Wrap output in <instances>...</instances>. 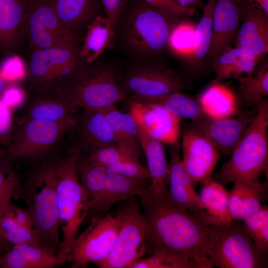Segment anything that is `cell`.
<instances>
[{
  "instance_id": "obj_1",
  "label": "cell",
  "mask_w": 268,
  "mask_h": 268,
  "mask_svg": "<svg viewBox=\"0 0 268 268\" xmlns=\"http://www.w3.org/2000/svg\"><path fill=\"white\" fill-rule=\"evenodd\" d=\"M137 196L144 220L146 254L172 255L198 268H211L206 252L208 224L203 216L177 207L167 187L155 189L150 183Z\"/></svg>"
},
{
  "instance_id": "obj_2",
  "label": "cell",
  "mask_w": 268,
  "mask_h": 268,
  "mask_svg": "<svg viewBox=\"0 0 268 268\" xmlns=\"http://www.w3.org/2000/svg\"><path fill=\"white\" fill-rule=\"evenodd\" d=\"M57 151L47 158L37 161L29 170L22 183L21 199L34 221L42 246L60 259L61 240L57 195Z\"/></svg>"
},
{
  "instance_id": "obj_3",
  "label": "cell",
  "mask_w": 268,
  "mask_h": 268,
  "mask_svg": "<svg viewBox=\"0 0 268 268\" xmlns=\"http://www.w3.org/2000/svg\"><path fill=\"white\" fill-rule=\"evenodd\" d=\"M244 134L233 149L230 159L215 174V180L226 186L242 181L260 182L268 168V102L263 99Z\"/></svg>"
},
{
  "instance_id": "obj_4",
  "label": "cell",
  "mask_w": 268,
  "mask_h": 268,
  "mask_svg": "<svg viewBox=\"0 0 268 268\" xmlns=\"http://www.w3.org/2000/svg\"><path fill=\"white\" fill-rule=\"evenodd\" d=\"M77 170L87 216L91 217L105 214L115 203L137 196L150 183V179H133L115 173L85 157L78 159Z\"/></svg>"
},
{
  "instance_id": "obj_5",
  "label": "cell",
  "mask_w": 268,
  "mask_h": 268,
  "mask_svg": "<svg viewBox=\"0 0 268 268\" xmlns=\"http://www.w3.org/2000/svg\"><path fill=\"white\" fill-rule=\"evenodd\" d=\"M74 152L67 149L65 154L57 153V195L60 229L62 233L60 259L68 261L71 246L80 226L87 216Z\"/></svg>"
},
{
  "instance_id": "obj_6",
  "label": "cell",
  "mask_w": 268,
  "mask_h": 268,
  "mask_svg": "<svg viewBox=\"0 0 268 268\" xmlns=\"http://www.w3.org/2000/svg\"><path fill=\"white\" fill-rule=\"evenodd\" d=\"M206 252L211 268H266L268 253L260 251L244 230L242 221L207 226Z\"/></svg>"
},
{
  "instance_id": "obj_7",
  "label": "cell",
  "mask_w": 268,
  "mask_h": 268,
  "mask_svg": "<svg viewBox=\"0 0 268 268\" xmlns=\"http://www.w3.org/2000/svg\"><path fill=\"white\" fill-rule=\"evenodd\" d=\"M113 67L96 62L85 64L72 80L58 89L74 107L101 109L125 100Z\"/></svg>"
},
{
  "instance_id": "obj_8",
  "label": "cell",
  "mask_w": 268,
  "mask_h": 268,
  "mask_svg": "<svg viewBox=\"0 0 268 268\" xmlns=\"http://www.w3.org/2000/svg\"><path fill=\"white\" fill-rule=\"evenodd\" d=\"M77 117L59 122L20 119L6 147L7 155L14 160L30 158L38 161L47 158L58 150Z\"/></svg>"
},
{
  "instance_id": "obj_9",
  "label": "cell",
  "mask_w": 268,
  "mask_h": 268,
  "mask_svg": "<svg viewBox=\"0 0 268 268\" xmlns=\"http://www.w3.org/2000/svg\"><path fill=\"white\" fill-rule=\"evenodd\" d=\"M29 55L26 79L31 92L57 90L65 86L85 64L76 50L49 48Z\"/></svg>"
},
{
  "instance_id": "obj_10",
  "label": "cell",
  "mask_w": 268,
  "mask_h": 268,
  "mask_svg": "<svg viewBox=\"0 0 268 268\" xmlns=\"http://www.w3.org/2000/svg\"><path fill=\"white\" fill-rule=\"evenodd\" d=\"M29 53L49 48L78 50L80 37L62 23L51 0H31L26 24Z\"/></svg>"
},
{
  "instance_id": "obj_11",
  "label": "cell",
  "mask_w": 268,
  "mask_h": 268,
  "mask_svg": "<svg viewBox=\"0 0 268 268\" xmlns=\"http://www.w3.org/2000/svg\"><path fill=\"white\" fill-rule=\"evenodd\" d=\"M134 198L127 200L117 213L120 223L117 238L108 258L96 264L99 268H130L146 254L144 220Z\"/></svg>"
},
{
  "instance_id": "obj_12",
  "label": "cell",
  "mask_w": 268,
  "mask_h": 268,
  "mask_svg": "<svg viewBox=\"0 0 268 268\" xmlns=\"http://www.w3.org/2000/svg\"><path fill=\"white\" fill-rule=\"evenodd\" d=\"M88 227L78 234L69 254L71 268H86L106 259L115 244L120 228L117 215L105 214L90 218Z\"/></svg>"
},
{
  "instance_id": "obj_13",
  "label": "cell",
  "mask_w": 268,
  "mask_h": 268,
  "mask_svg": "<svg viewBox=\"0 0 268 268\" xmlns=\"http://www.w3.org/2000/svg\"><path fill=\"white\" fill-rule=\"evenodd\" d=\"M125 100L143 101L159 98L184 88L182 77L173 70L151 64H141L119 74Z\"/></svg>"
},
{
  "instance_id": "obj_14",
  "label": "cell",
  "mask_w": 268,
  "mask_h": 268,
  "mask_svg": "<svg viewBox=\"0 0 268 268\" xmlns=\"http://www.w3.org/2000/svg\"><path fill=\"white\" fill-rule=\"evenodd\" d=\"M172 22L145 2L136 6L130 14L126 28L128 45L142 55L158 53L167 45Z\"/></svg>"
},
{
  "instance_id": "obj_15",
  "label": "cell",
  "mask_w": 268,
  "mask_h": 268,
  "mask_svg": "<svg viewBox=\"0 0 268 268\" xmlns=\"http://www.w3.org/2000/svg\"><path fill=\"white\" fill-rule=\"evenodd\" d=\"M68 134L71 142L67 148L79 158L88 157L103 147L117 143L103 111L99 109H84Z\"/></svg>"
},
{
  "instance_id": "obj_16",
  "label": "cell",
  "mask_w": 268,
  "mask_h": 268,
  "mask_svg": "<svg viewBox=\"0 0 268 268\" xmlns=\"http://www.w3.org/2000/svg\"><path fill=\"white\" fill-rule=\"evenodd\" d=\"M127 102L128 112L147 136L162 143L178 144L182 119L155 103L139 101Z\"/></svg>"
},
{
  "instance_id": "obj_17",
  "label": "cell",
  "mask_w": 268,
  "mask_h": 268,
  "mask_svg": "<svg viewBox=\"0 0 268 268\" xmlns=\"http://www.w3.org/2000/svg\"><path fill=\"white\" fill-rule=\"evenodd\" d=\"M182 146V162L193 183L210 177L221 156L214 144L191 125L183 130Z\"/></svg>"
},
{
  "instance_id": "obj_18",
  "label": "cell",
  "mask_w": 268,
  "mask_h": 268,
  "mask_svg": "<svg viewBox=\"0 0 268 268\" xmlns=\"http://www.w3.org/2000/svg\"><path fill=\"white\" fill-rule=\"evenodd\" d=\"M250 4L246 0H216L208 59L213 60L231 48L241 18Z\"/></svg>"
},
{
  "instance_id": "obj_19",
  "label": "cell",
  "mask_w": 268,
  "mask_h": 268,
  "mask_svg": "<svg viewBox=\"0 0 268 268\" xmlns=\"http://www.w3.org/2000/svg\"><path fill=\"white\" fill-rule=\"evenodd\" d=\"M256 113L245 112L237 116L213 119L206 116L191 126L206 136L225 156L231 154Z\"/></svg>"
},
{
  "instance_id": "obj_20",
  "label": "cell",
  "mask_w": 268,
  "mask_h": 268,
  "mask_svg": "<svg viewBox=\"0 0 268 268\" xmlns=\"http://www.w3.org/2000/svg\"><path fill=\"white\" fill-rule=\"evenodd\" d=\"M31 0H0V51L16 54L26 41Z\"/></svg>"
},
{
  "instance_id": "obj_21",
  "label": "cell",
  "mask_w": 268,
  "mask_h": 268,
  "mask_svg": "<svg viewBox=\"0 0 268 268\" xmlns=\"http://www.w3.org/2000/svg\"><path fill=\"white\" fill-rule=\"evenodd\" d=\"M170 145L169 197L179 208L203 217L204 205L200 195L195 191L194 184L183 166L178 144Z\"/></svg>"
},
{
  "instance_id": "obj_22",
  "label": "cell",
  "mask_w": 268,
  "mask_h": 268,
  "mask_svg": "<svg viewBox=\"0 0 268 268\" xmlns=\"http://www.w3.org/2000/svg\"><path fill=\"white\" fill-rule=\"evenodd\" d=\"M31 92L24 106L23 115L21 119L59 122L77 116V108L58 89Z\"/></svg>"
},
{
  "instance_id": "obj_23",
  "label": "cell",
  "mask_w": 268,
  "mask_h": 268,
  "mask_svg": "<svg viewBox=\"0 0 268 268\" xmlns=\"http://www.w3.org/2000/svg\"><path fill=\"white\" fill-rule=\"evenodd\" d=\"M237 46L261 57L268 51V14L249 4L237 36Z\"/></svg>"
},
{
  "instance_id": "obj_24",
  "label": "cell",
  "mask_w": 268,
  "mask_h": 268,
  "mask_svg": "<svg viewBox=\"0 0 268 268\" xmlns=\"http://www.w3.org/2000/svg\"><path fill=\"white\" fill-rule=\"evenodd\" d=\"M61 264L58 256L31 244L13 245L0 255V268H53Z\"/></svg>"
},
{
  "instance_id": "obj_25",
  "label": "cell",
  "mask_w": 268,
  "mask_h": 268,
  "mask_svg": "<svg viewBox=\"0 0 268 268\" xmlns=\"http://www.w3.org/2000/svg\"><path fill=\"white\" fill-rule=\"evenodd\" d=\"M267 197L265 184L236 181L229 191L228 208L231 218L242 221L257 211Z\"/></svg>"
},
{
  "instance_id": "obj_26",
  "label": "cell",
  "mask_w": 268,
  "mask_h": 268,
  "mask_svg": "<svg viewBox=\"0 0 268 268\" xmlns=\"http://www.w3.org/2000/svg\"><path fill=\"white\" fill-rule=\"evenodd\" d=\"M116 28L106 16L97 15L87 25L78 54L85 64L96 62L114 44Z\"/></svg>"
},
{
  "instance_id": "obj_27",
  "label": "cell",
  "mask_w": 268,
  "mask_h": 268,
  "mask_svg": "<svg viewBox=\"0 0 268 268\" xmlns=\"http://www.w3.org/2000/svg\"><path fill=\"white\" fill-rule=\"evenodd\" d=\"M201 183L199 195L204 205L203 217L208 224H223L232 221L228 208L229 191L210 176Z\"/></svg>"
},
{
  "instance_id": "obj_28",
  "label": "cell",
  "mask_w": 268,
  "mask_h": 268,
  "mask_svg": "<svg viewBox=\"0 0 268 268\" xmlns=\"http://www.w3.org/2000/svg\"><path fill=\"white\" fill-rule=\"evenodd\" d=\"M55 11L63 24L80 37V32L97 15V0H54Z\"/></svg>"
},
{
  "instance_id": "obj_29",
  "label": "cell",
  "mask_w": 268,
  "mask_h": 268,
  "mask_svg": "<svg viewBox=\"0 0 268 268\" xmlns=\"http://www.w3.org/2000/svg\"><path fill=\"white\" fill-rule=\"evenodd\" d=\"M260 58L239 47L229 48L213 59L212 68L216 81L220 82L232 77L237 78L242 73L252 75Z\"/></svg>"
},
{
  "instance_id": "obj_30",
  "label": "cell",
  "mask_w": 268,
  "mask_h": 268,
  "mask_svg": "<svg viewBox=\"0 0 268 268\" xmlns=\"http://www.w3.org/2000/svg\"><path fill=\"white\" fill-rule=\"evenodd\" d=\"M215 82L204 89L198 100L205 116L219 119L235 116L238 112L237 100L233 91Z\"/></svg>"
},
{
  "instance_id": "obj_31",
  "label": "cell",
  "mask_w": 268,
  "mask_h": 268,
  "mask_svg": "<svg viewBox=\"0 0 268 268\" xmlns=\"http://www.w3.org/2000/svg\"><path fill=\"white\" fill-rule=\"evenodd\" d=\"M138 130L141 149L147 161L151 187L156 189L167 187L169 164L167 161L163 143L150 138L138 128Z\"/></svg>"
},
{
  "instance_id": "obj_32",
  "label": "cell",
  "mask_w": 268,
  "mask_h": 268,
  "mask_svg": "<svg viewBox=\"0 0 268 268\" xmlns=\"http://www.w3.org/2000/svg\"><path fill=\"white\" fill-rule=\"evenodd\" d=\"M117 143L140 154L142 150L138 127L131 114L118 110L115 105L101 109Z\"/></svg>"
},
{
  "instance_id": "obj_33",
  "label": "cell",
  "mask_w": 268,
  "mask_h": 268,
  "mask_svg": "<svg viewBox=\"0 0 268 268\" xmlns=\"http://www.w3.org/2000/svg\"><path fill=\"white\" fill-rule=\"evenodd\" d=\"M139 101L158 104L181 119H189L192 122L205 116L198 99L180 91L174 92L154 99Z\"/></svg>"
},
{
  "instance_id": "obj_34",
  "label": "cell",
  "mask_w": 268,
  "mask_h": 268,
  "mask_svg": "<svg viewBox=\"0 0 268 268\" xmlns=\"http://www.w3.org/2000/svg\"><path fill=\"white\" fill-rule=\"evenodd\" d=\"M14 161L7 154L0 160V215L13 200L21 199L22 183L15 169Z\"/></svg>"
},
{
  "instance_id": "obj_35",
  "label": "cell",
  "mask_w": 268,
  "mask_h": 268,
  "mask_svg": "<svg viewBox=\"0 0 268 268\" xmlns=\"http://www.w3.org/2000/svg\"><path fill=\"white\" fill-rule=\"evenodd\" d=\"M180 21L171 27L167 44L178 56L193 58L196 25L187 21Z\"/></svg>"
},
{
  "instance_id": "obj_36",
  "label": "cell",
  "mask_w": 268,
  "mask_h": 268,
  "mask_svg": "<svg viewBox=\"0 0 268 268\" xmlns=\"http://www.w3.org/2000/svg\"><path fill=\"white\" fill-rule=\"evenodd\" d=\"M0 236L12 246L27 243L42 246L35 230L19 224L5 211L0 215Z\"/></svg>"
},
{
  "instance_id": "obj_37",
  "label": "cell",
  "mask_w": 268,
  "mask_h": 268,
  "mask_svg": "<svg viewBox=\"0 0 268 268\" xmlns=\"http://www.w3.org/2000/svg\"><path fill=\"white\" fill-rule=\"evenodd\" d=\"M244 231L256 247L268 253V207L261 205L259 210L242 221Z\"/></svg>"
},
{
  "instance_id": "obj_38",
  "label": "cell",
  "mask_w": 268,
  "mask_h": 268,
  "mask_svg": "<svg viewBox=\"0 0 268 268\" xmlns=\"http://www.w3.org/2000/svg\"><path fill=\"white\" fill-rule=\"evenodd\" d=\"M216 0H207L202 16L196 25L193 59L202 60L207 55L210 43L212 21Z\"/></svg>"
},
{
  "instance_id": "obj_39",
  "label": "cell",
  "mask_w": 268,
  "mask_h": 268,
  "mask_svg": "<svg viewBox=\"0 0 268 268\" xmlns=\"http://www.w3.org/2000/svg\"><path fill=\"white\" fill-rule=\"evenodd\" d=\"M239 81L242 94L249 105L257 104L268 94L267 66L262 68L255 77L247 75L236 78Z\"/></svg>"
},
{
  "instance_id": "obj_40",
  "label": "cell",
  "mask_w": 268,
  "mask_h": 268,
  "mask_svg": "<svg viewBox=\"0 0 268 268\" xmlns=\"http://www.w3.org/2000/svg\"><path fill=\"white\" fill-rule=\"evenodd\" d=\"M139 155L140 153L134 149L115 143L103 147L85 157L107 166L126 160L139 159Z\"/></svg>"
},
{
  "instance_id": "obj_41",
  "label": "cell",
  "mask_w": 268,
  "mask_h": 268,
  "mask_svg": "<svg viewBox=\"0 0 268 268\" xmlns=\"http://www.w3.org/2000/svg\"><path fill=\"white\" fill-rule=\"evenodd\" d=\"M130 268H198L191 261L178 256L166 254H156L140 258Z\"/></svg>"
},
{
  "instance_id": "obj_42",
  "label": "cell",
  "mask_w": 268,
  "mask_h": 268,
  "mask_svg": "<svg viewBox=\"0 0 268 268\" xmlns=\"http://www.w3.org/2000/svg\"><path fill=\"white\" fill-rule=\"evenodd\" d=\"M0 77L6 83H18L27 79V67L18 55L12 54L0 64Z\"/></svg>"
},
{
  "instance_id": "obj_43",
  "label": "cell",
  "mask_w": 268,
  "mask_h": 268,
  "mask_svg": "<svg viewBox=\"0 0 268 268\" xmlns=\"http://www.w3.org/2000/svg\"><path fill=\"white\" fill-rule=\"evenodd\" d=\"M105 166L115 173L131 179H150L147 167L141 164L139 159L126 160Z\"/></svg>"
},
{
  "instance_id": "obj_44",
  "label": "cell",
  "mask_w": 268,
  "mask_h": 268,
  "mask_svg": "<svg viewBox=\"0 0 268 268\" xmlns=\"http://www.w3.org/2000/svg\"><path fill=\"white\" fill-rule=\"evenodd\" d=\"M147 4L159 11L172 21L193 15L197 9L180 6L174 0H143Z\"/></svg>"
},
{
  "instance_id": "obj_45",
  "label": "cell",
  "mask_w": 268,
  "mask_h": 268,
  "mask_svg": "<svg viewBox=\"0 0 268 268\" xmlns=\"http://www.w3.org/2000/svg\"><path fill=\"white\" fill-rule=\"evenodd\" d=\"M28 95L18 83L9 84L0 95L1 101L12 112L25 105Z\"/></svg>"
},
{
  "instance_id": "obj_46",
  "label": "cell",
  "mask_w": 268,
  "mask_h": 268,
  "mask_svg": "<svg viewBox=\"0 0 268 268\" xmlns=\"http://www.w3.org/2000/svg\"><path fill=\"white\" fill-rule=\"evenodd\" d=\"M12 112L0 100V144L6 147L11 142L15 126Z\"/></svg>"
},
{
  "instance_id": "obj_47",
  "label": "cell",
  "mask_w": 268,
  "mask_h": 268,
  "mask_svg": "<svg viewBox=\"0 0 268 268\" xmlns=\"http://www.w3.org/2000/svg\"><path fill=\"white\" fill-rule=\"evenodd\" d=\"M106 17L116 28L127 0H100Z\"/></svg>"
},
{
  "instance_id": "obj_48",
  "label": "cell",
  "mask_w": 268,
  "mask_h": 268,
  "mask_svg": "<svg viewBox=\"0 0 268 268\" xmlns=\"http://www.w3.org/2000/svg\"><path fill=\"white\" fill-rule=\"evenodd\" d=\"M4 211L19 224L36 231L34 221L26 208L12 203Z\"/></svg>"
},
{
  "instance_id": "obj_49",
  "label": "cell",
  "mask_w": 268,
  "mask_h": 268,
  "mask_svg": "<svg viewBox=\"0 0 268 268\" xmlns=\"http://www.w3.org/2000/svg\"><path fill=\"white\" fill-rule=\"evenodd\" d=\"M180 6L187 9H197L198 7L202 8L205 6L201 0H174Z\"/></svg>"
},
{
  "instance_id": "obj_50",
  "label": "cell",
  "mask_w": 268,
  "mask_h": 268,
  "mask_svg": "<svg viewBox=\"0 0 268 268\" xmlns=\"http://www.w3.org/2000/svg\"><path fill=\"white\" fill-rule=\"evenodd\" d=\"M249 3L258 5L259 8L268 14V0H246Z\"/></svg>"
},
{
  "instance_id": "obj_51",
  "label": "cell",
  "mask_w": 268,
  "mask_h": 268,
  "mask_svg": "<svg viewBox=\"0 0 268 268\" xmlns=\"http://www.w3.org/2000/svg\"><path fill=\"white\" fill-rule=\"evenodd\" d=\"M12 245L5 241L0 236V255L4 254L7 250H8Z\"/></svg>"
},
{
  "instance_id": "obj_52",
  "label": "cell",
  "mask_w": 268,
  "mask_h": 268,
  "mask_svg": "<svg viewBox=\"0 0 268 268\" xmlns=\"http://www.w3.org/2000/svg\"><path fill=\"white\" fill-rule=\"evenodd\" d=\"M7 154V149L6 146L0 144V160Z\"/></svg>"
},
{
  "instance_id": "obj_53",
  "label": "cell",
  "mask_w": 268,
  "mask_h": 268,
  "mask_svg": "<svg viewBox=\"0 0 268 268\" xmlns=\"http://www.w3.org/2000/svg\"><path fill=\"white\" fill-rule=\"evenodd\" d=\"M8 84L0 77V95L3 92Z\"/></svg>"
},
{
  "instance_id": "obj_54",
  "label": "cell",
  "mask_w": 268,
  "mask_h": 268,
  "mask_svg": "<svg viewBox=\"0 0 268 268\" xmlns=\"http://www.w3.org/2000/svg\"><path fill=\"white\" fill-rule=\"evenodd\" d=\"M52 0L53 1L54 0Z\"/></svg>"
}]
</instances>
